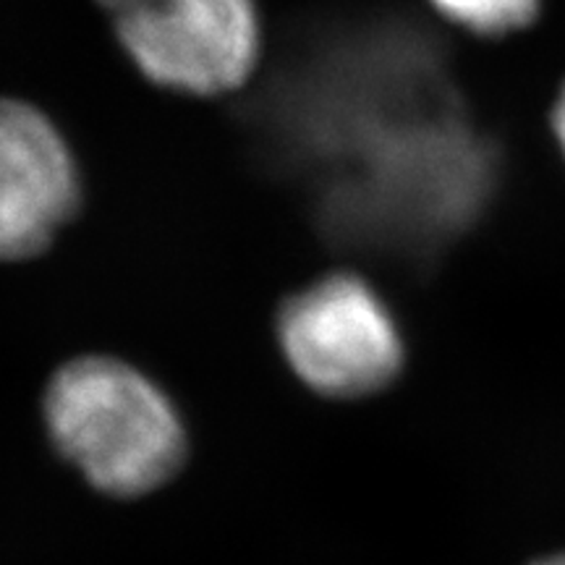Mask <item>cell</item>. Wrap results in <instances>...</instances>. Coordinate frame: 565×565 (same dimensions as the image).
<instances>
[{
  "label": "cell",
  "mask_w": 565,
  "mask_h": 565,
  "mask_svg": "<svg viewBox=\"0 0 565 565\" xmlns=\"http://www.w3.org/2000/svg\"><path fill=\"white\" fill-rule=\"evenodd\" d=\"M82 204L79 162L38 105L0 97V263L42 254Z\"/></svg>",
  "instance_id": "277c9868"
},
{
  "label": "cell",
  "mask_w": 565,
  "mask_h": 565,
  "mask_svg": "<svg viewBox=\"0 0 565 565\" xmlns=\"http://www.w3.org/2000/svg\"><path fill=\"white\" fill-rule=\"evenodd\" d=\"M553 131H555L557 145H561V150L565 154V84H563L561 95H557L555 108H553Z\"/></svg>",
  "instance_id": "8992f818"
},
{
  "label": "cell",
  "mask_w": 565,
  "mask_h": 565,
  "mask_svg": "<svg viewBox=\"0 0 565 565\" xmlns=\"http://www.w3.org/2000/svg\"><path fill=\"white\" fill-rule=\"evenodd\" d=\"M448 24L479 38H503L526 30L540 17L542 0H427Z\"/></svg>",
  "instance_id": "5b68a950"
},
{
  "label": "cell",
  "mask_w": 565,
  "mask_h": 565,
  "mask_svg": "<svg viewBox=\"0 0 565 565\" xmlns=\"http://www.w3.org/2000/svg\"><path fill=\"white\" fill-rule=\"evenodd\" d=\"M42 406L55 448L103 492H152L186 458V433L171 398L116 356L71 359L51 377Z\"/></svg>",
  "instance_id": "6da1fadb"
},
{
  "label": "cell",
  "mask_w": 565,
  "mask_h": 565,
  "mask_svg": "<svg viewBox=\"0 0 565 565\" xmlns=\"http://www.w3.org/2000/svg\"><path fill=\"white\" fill-rule=\"evenodd\" d=\"M275 335L296 377L328 398L383 391L404 366V335L391 307L362 275L309 280L280 303Z\"/></svg>",
  "instance_id": "3957f363"
},
{
  "label": "cell",
  "mask_w": 565,
  "mask_h": 565,
  "mask_svg": "<svg viewBox=\"0 0 565 565\" xmlns=\"http://www.w3.org/2000/svg\"><path fill=\"white\" fill-rule=\"evenodd\" d=\"M536 565H565V555L547 557V561H542V563H536Z\"/></svg>",
  "instance_id": "52a82bcc"
},
{
  "label": "cell",
  "mask_w": 565,
  "mask_h": 565,
  "mask_svg": "<svg viewBox=\"0 0 565 565\" xmlns=\"http://www.w3.org/2000/svg\"><path fill=\"white\" fill-rule=\"evenodd\" d=\"M145 79L192 97H221L252 79L263 55L257 0H97Z\"/></svg>",
  "instance_id": "7a4b0ae2"
}]
</instances>
